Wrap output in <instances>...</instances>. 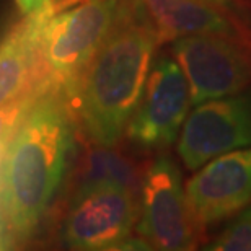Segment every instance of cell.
<instances>
[{
  "instance_id": "obj_17",
  "label": "cell",
  "mask_w": 251,
  "mask_h": 251,
  "mask_svg": "<svg viewBox=\"0 0 251 251\" xmlns=\"http://www.w3.org/2000/svg\"><path fill=\"white\" fill-rule=\"evenodd\" d=\"M202 2L214 5V7H217V8H220V10H228V8H232V7H233V2H232V0H202Z\"/></svg>"
},
{
  "instance_id": "obj_9",
  "label": "cell",
  "mask_w": 251,
  "mask_h": 251,
  "mask_svg": "<svg viewBox=\"0 0 251 251\" xmlns=\"http://www.w3.org/2000/svg\"><path fill=\"white\" fill-rule=\"evenodd\" d=\"M184 191L196 227H207L238 214L251 202V147L209 160Z\"/></svg>"
},
{
  "instance_id": "obj_13",
  "label": "cell",
  "mask_w": 251,
  "mask_h": 251,
  "mask_svg": "<svg viewBox=\"0 0 251 251\" xmlns=\"http://www.w3.org/2000/svg\"><path fill=\"white\" fill-rule=\"evenodd\" d=\"M38 98V95L28 93L0 108V167H2L5 153H7L10 142L13 140V135L17 132L20 123Z\"/></svg>"
},
{
  "instance_id": "obj_3",
  "label": "cell",
  "mask_w": 251,
  "mask_h": 251,
  "mask_svg": "<svg viewBox=\"0 0 251 251\" xmlns=\"http://www.w3.org/2000/svg\"><path fill=\"white\" fill-rule=\"evenodd\" d=\"M118 3L119 0H83L44 20L38 34L43 93L62 95L72 108L88 65L111 31Z\"/></svg>"
},
{
  "instance_id": "obj_8",
  "label": "cell",
  "mask_w": 251,
  "mask_h": 251,
  "mask_svg": "<svg viewBox=\"0 0 251 251\" xmlns=\"http://www.w3.org/2000/svg\"><path fill=\"white\" fill-rule=\"evenodd\" d=\"M189 106V85L181 67L173 59H158L150 69L144 95L126 135L144 149L168 147L178 139Z\"/></svg>"
},
{
  "instance_id": "obj_7",
  "label": "cell",
  "mask_w": 251,
  "mask_h": 251,
  "mask_svg": "<svg viewBox=\"0 0 251 251\" xmlns=\"http://www.w3.org/2000/svg\"><path fill=\"white\" fill-rule=\"evenodd\" d=\"M137 219L134 191L100 186L70 202L64 222V242L72 250L100 251L126 248ZM144 242V240H139Z\"/></svg>"
},
{
  "instance_id": "obj_18",
  "label": "cell",
  "mask_w": 251,
  "mask_h": 251,
  "mask_svg": "<svg viewBox=\"0 0 251 251\" xmlns=\"http://www.w3.org/2000/svg\"><path fill=\"white\" fill-rule=\"evenodd\" d=\"M0 224L3 225V222H2V220H0ZM2 248H3V240H2V232H0V250H2Z\"/></svg>"
},
{
  "instance_id": "obj_6",
  "label": "cell",
  "mask_w": 251,
  "mask_h": 251,
  "mask_svg": "<svg viewBox=\"0 0 251 251\" xmlns=\"http://www.w3.org/2000/svg\"><path fill=\"white\" fill-rule=\"evenodd\" d=\"M245 147H251V92L196 104L178 139V153L189 170Z\"/></svg>"
},
{
  "instance_id": "obj_16",
  "label": "cell",
  "mask_w": 251,
  "mask_h": 251,
  "mask_svg": "<svg viewBox=\"0 0 251 251\" xmlns=\"http://www.w3.org/2000/svg\"><path fill=\"white\" fill-rule=\"evenodd\" d=\"M80 2H83V0H51V7L54 10V13H59V12H62V10L74 7V5H77Z\"/></svg>"
},
{
  "instance_id": "obj_11",
  "label": "cell",
  "mask_w": 251,
  "mask_h": 251,
  "mask_svg": "<svg viewBox=\"0 0 251 251\" xmlns=\"http://www.w3.org/2000/svg\"><path fill=\"white\" fill-rule=\"evenodd\" d=\"M160 43L191 34H220L233 38L235 28L220 8L202 0H140Z\"/></svg>"
},
{
  "instance_id": "obj_14",
  "label": "cell",
  "mask_w": 251,
  "mask_h": 251,
  "mask_svg": "<svg viewBox=\"0 0 251 251\" xmlns=\"http://www.w3.org/2000/svg\"><path fill=\"white\" fill-rule=\"evenodd\" d=\"M207 250L212 251H251V209L245 210L235 222L224 230Z\"/></svg>"
},
{
  "instance_id": "obj_5",
  "label": "cell",
  "mask_w": 251,
  "mask_h": 251,
  "mask_svg": "<svg viewBox=\"0 0 251 251\" xmlns=\"http://www.w3.org/2000/svg\"><path fill=\"white\" fill-rule=\"evenodd\" d=\"M173 56L188 80L193 106L238 93L251 83V57L228 36L176 38L173 39Z\"/></svg>"
},
{
  "instance_id": "obj_1",
  "label": "cell",
  "mask_w": 251,
  "mask_h": 251,
  "mask_svg": "<svg viewBox=\"0 0 251 251\" xmlns=\"http://www.w3.org/2000/svg\"><path fill=\"white\" fill-rule=\"evenodd\" d=\"M160 38L140 0H119L109 34L72 103L93 144L116 147L137 109ZM72 109V108H70Z\"/></svg>"
},
{
  "instance_id": "obj_10",
  "label": "cell",
  "mask_w": 251,
  "mask_h": 251,
  "mask_svg": "<svg viewBox=\"0 0 251 251\" xmlns=\"http://www.w3.org/2000/svg\"><path fill=\"white\" fill-rule=\"evenodd\" d=\"M52 15V7L26 15L0 41V108L23 95H44L39 88L38 34Z\"/></svg>"
},
{
  "instance_id": "obj_2",
  "label": "cell",
  "mask_w": 251,
  "mask_h": 251,
  "mask_svg": "<svg viewBox=\"0 0 251 251\" xmlns=\"http://www.w3.org/2000/svg\"><path fill=\"white\" fill-rule=\"evenodd\" d=\"M72 144V111L62 95L49 92L31 104L0 167V217L7 233H34L62 181Z\"/></svg>"
},
{
  "instance_id": "obj_15",
  "label": "cell",
  "mask_w": 251,
  "mask_h": 251,
  "mask_svg": "<svg viewBox=\"0 0 251 251\" xmlns=\"http://www.w3.org/2000/svg\"><path fill=\"white\" fill-rule=\"evenodd\" d=\"M15 3L20 8V12L23 13V17L43 12V10L51 7V0H15Z\"/></svg>"
},
{
  "instance_id": "obj_12",
  "label": "cell",
  "mask_w": 251,
  "mask_h": 251,
  "mask_svg": "<svg viewBox=\"0 0 251 251\" xmlns=\"http://www.w3.org/2000/svg\"><path fill=\"white\" fill-rule=\"evenodd\" d=\"M140 176L137 165L114 147L95 144L90 147L75 170L72 178V201L90 189L100 186H121L130 191L140 188Z\"/></svg>"
},
{
  "instance_id": "obj_4",
  "label": "cell",
  "mask_w": 251,
  "mask_h": 251,
  "mask_svg": "<svg viewBox=\"0 0 251 251\" xmlns=\"http://www.w3.org/2000/svg\"><path fill=\"white\" fill-rule=\"evenodd\" d=\"M139 233L149 248L183 251L194 247L181 173L170 157H158L140 179Z\"/></svg>"
}]
</instances>
